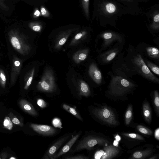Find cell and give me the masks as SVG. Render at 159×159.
I'll return each mask as SVG.
<instances>
[{"label":"cell","instance_id":"6da1fadb","mask_svg":"<svg viewBox=\"0 0 159 159\" xmlns=\"http://www.w3.org/2000/svg\"><path fill=\"white\" fill-rule=\"evenodd\" d=\"M94 18L101 25H115L123 15H136L131 9L116 0H95Z\"/></svg>","mask_w":159,"mask_h":159},{"label":"cell","instance_id":"7a4b0ae2","mask_svg":"<svg viewBox=\"0 0 159 159\" xmlns=\"http://www.w3.org/2000/svg\"><path fill=\"white\" fill-rule=\"evenodd\" d=\"M134 86L127 80L120 76H114L109 86V93L115 97L122 96L131 91Z\"/></svg>","mask_w":159,"mask_h":159},{"label":"cell","instance_id":"3957f363","mask_svg":"<svg viewBox=\"0 0 159 159\" xmlns=\"http://www.w3.org/2000/svg\"><path fill=\"white\" fill-rule=\"evenodd\" d=\"M109 143L108 140L103 138L88 136L82 139L71 152H75L84 149L90 150L96 145H103Z\"/></svg>","mask_w":159,"mask_h":159},{"label":"cell","instance_id":"277c9868","mask_svg":"<svg viewBox=\"0 0 159 159\" xmlns=\"http://www.w3.org/2000/svg\"><path fill=\"white\" fill-rule=\"evenodd\" d=\"M93 115L106 124L111 125H116L118 122L115 115L110 107L102 106L95 108L92 111Z\"/></svg>","mask_w":159,"mask_h":159},{"label":"cell","instance_id":"5b68a950","mask_svg":"<svg viewBox=\"0 0 159 159\" xmlns=\"http://www.w3.org/2000/svg\"><path fill=\"white\" fill-rule=\"evenodd\" d=\"M56 85L52 71L46 69L42 78L40 81L38 83V89L41 91L52 92L55 89Z\"/></svg>","mask_w":159,"mask_h":159},{"label":"cell","instance_id":"8992f818","mask_svg":"<svg viewBox=\"0 0 159 159\" xmlns=\"http://www.w3.org/2000/svg\"><path fill=\"white\" fill-rule=\"evenodd\" d=\"M133 61L140 72L145 77L154 82L159 83V79L152 73L140 55L135 57Z\"/></svg>","mask_w":159,"mask_h":159},{"label":"cell","instance_id":"52a82bcc","mask_svg":"<svg viewBox=\"0 0 159 159\" xmlns=\"http://www.w3.org/2000/svg\"><path fill=\"white\" fill-rule=\"evenodd\" d=\"M146 16L148 20L151 21L150 28L155 30H159V5H155L152 7L147 13Z\"/></svg>","mask_w":159,"mask_h":159},{"label":"cell","instance_id":"ba28073f","mask_svg":"<svg viewBox=\"0 0 159 159\" xmlns=\"http://www.w3.org/2000/svg\"><path fill=\"white\" fill-rule=\"evenodd\" d=\"M70 137V135L67 134L62 136L57 140L49 148L43 156V159H52L58 149Z\"/></svg>","mask_w":159,"mask_h":159},{"label":"cell","instance_id":"9c48e42d","mask_svg":"<svg viewBox=\"0 0 159 159\" xmlns=\"http://www.w3.org/2000/svg\"><path fill=\"white\" fill-rule=\"evenodd\" d=\"M30 126L36 133L44 136H52L57 132L56 129L48 125L31 123Z\"/></svg>","mask_w":159,"mask_h":159},{"label":"cell","instance_id":"30bf717a","mask_svg":"<svg viewBox=\"0 0 159 159\" xmlns=\"http://www.w3.org/2000/svg\"><path fill=\"white\" fill-rule=\"evenodd\" d=\"M100 159H111L116 157L119 153L118 148L112 145L105 146Z\"/></svg>","mask_w":159,"mask_h":159},{"label":"cell","instance_id":"8fae6325","mask_svg":"<svg viewBox=\"0 0 159 159\" xmlns=\"http://www.w3.org/2000/svg\"><path fill=\"white\" fill-rule=\"evenodd\" d=\"M81 134V132L73 136L63 147L57 153L53 156L52 159H55L60 157L62 155L66 153L71 149L73 145L79 138Z\"/></svg>","mask_w":159,"mask_h":159},{"label":"cell","instance_id":"7c38bea8","mask_svg":"<svg viewBox=\"0 0 159 159\" xmlns=\"http://www.w3.org/2000/svg\"><path fill=\"white\" fill-rule=\"evenodd\" d=\"M89 72L91 78L96 83L99 84L101 83L102 79V74L94 63H92L90 65Z\"/></svg>","mask_w":159,"mask_h":159},{"label":"cell","instance_id":"4fadbf2b","mask_svg":"<svg viewBox=\"0 0 159 159\" xmlns=\"http://www.w3.org/2000/svg\"><path fill=\"white\" fill-rule=\"evenodd\" d=\"M101 36L104 40V43L106 45L109 44L115 40L121 41L122 38L118 34L113 32H105L101 34Z\"/></svg>","mask_w":159,"mask_h":159},{"label":"cell","instance_id":"5bb4252c","mask_svg":"<svg viewBox=\"0 0 159 159\" xmlns=\"http://www.w3.org/2000/svg\"><path fill=\"white\" fill-rule=\"evenodd\" d=\"M20 108L25 112L33 116H35L38 113L33 106L27 101L21 99L19 102Z\"/></svg>","mask_w":159,"mask_h":159},{"label":"cell","instance_id":"9a60e30c","mask_svg":"<svg viewBox=\"0 0 159 159\" xmlns=\"http://www.w3.org/2000/svg\"><path fill=\"white\" fill-rule=\"evenodd\" d=\"M134 11L137 14L141 12L138 2L136 0H116Z\"/></svg>","mask_w":159,"mask_h":159},{"label":"cell","instance_id":"2e32d148","mask_svg":"<svg viewBox=\"0 0 159 159\" xmlns=\"http://www.w3.org/2000/svg\"><path fill=\"white\" fill-rule=\"evenodd\" d=\"M88 52L89 50L88 49L79 51L74 54L73 59L76 63H80L86 58Z\"/></svg>","mask_w":159,"mask_h":159},{"label":"cell","instance_id":"e0dca14e","mask_svg":"<svg viewBox=\"0 0 159 159\" xmlns=\"http://www.w3.org/2000/svg\"><path fill=\"white\" fill-rule=\"evenodd\" d=\"M143 112L146 121L150 123L152 120V112L150 105L147 101H145L143 106Z\"/></svg>","mask_w":159,"mask_h":159},{"label":"cell","instance_id":"ac0fdd59","mask_svg":"<svg viewBox=\"0 0 159 159\" xmlns=\"http://www.w3.org/2000/svg\"><path fill=\"white\" fill-rule=\"evenodd\" d=\"M79 94L80 95L87 97L90 94V88L88 84L83 81L81 80L79 83Z\"/></svg>","mask_w":159,"mask_h":159},{"label":"cell","instance_id":"d6986e66","mask_svg":"<svg viewBox=\"0 0 159 159\" xmlns=\"http://www.w3.org/2000/svg\"><path fill=\"white\" fill-rule=\"evenodd\" d=\"M71 32L70 30H68L59 36L56 43V47L57 48H60L65 43Z\"/></svg>","mask_w":159,"mask_h":159},{"label":"cell","instance_id":"ffe728a7","mask_svg":"<svg viewBox=\"0 0 159 159\" xmlns=\"http://www.w3.org/2000/svg\"><path fill=\"white\" fill-rule=\"evenodd\" d=\"M152 151L151 149H148L143 151L134 152L132 155V159H143L150 156Z\"/></svg>","mask_w":159,"mask_h":159},{"label":"cell","instance_id":"44dd1931","mask_svg":"<svg viewBox=\"0 0 159 159\" xmlns=\"http://www.w3.org/2000/svg\"><path fill=\"white\" fill-rule=\"evenodd\" d=\"M62 107L65 110L72 114L80 120L83 121V119L79 114L73 108L65 104H62Z\"/></svg>","mask_w":159,"mask_h":159},{"label":"cell","instance_id":"7402d4cb","mask_svg":"<svg viewBox=\"0 0 159 159\" xmlns=\"http://www.w3.org/2000/svg\"><path fill=\"white\" fill-rule=\"evenodd\" d=\"M148 55L150 57L158 59L159 57L158 49L155 47H148L146 48Z\"/></svg>","mask_w":159,"mask_h":159},{"label":"cell","instance_id":"603a6c76","mask_svg":"<svg viewBox=\"0 0 159 159\" xmlns=\"http://www.w3.org/2000/svg\"><path fill=\"white\" fill-rule=\"evenodd\" d=\"M132 104L129 105L125 113V121L126 125L129 124L132 118Z\"/></svg>","mask_w":159,"mask_h":159},{"label":"cell","instance_id":"cb8c5ba5","mask_svg":"<svg viewBox=\"0 0 159 159\" xmlns=\"http://www.w3.org/2000/svg\"><path fill=\"white\" fill-rule=\"evenodd\" d=\"M136 129L139 132L144 134L151 135L153 133L151 129L141 125H138Z\"/></svg>","mask_w":159,"mask_h":159},{"label":"cell","instance_id":"d4e9b609","mask_svg":"<svg viewBox=\"0 0 159 159\" xmlns=\"http://www.w3.org/2000/svg\"><path fill=\"white\" fill-rule=\"evenodd\" d=\"M154 103L157 114L158 116L159 115V95L157 90H155L154 93Z\"/></svg>","mask_w":159,"mask_h":159},{"label":"cell","instance_id":"484cf974","mask_svg":"<svg viewBox=\"0 0 159 159\" xmlns=\"http://www.w3.org/2000/svg\"><path fill=\"white\" fill-rule=\"evenodd\" d=\"M82 6L87 19H89V0H81Z\"/></svg>","mask_w":159,"mask_h":159},{"label":"cell","instance_id":"4316f807","mask_svg":"<svg viewBox=\"0 0 159 159\" xmlns=\"http://www.w3.org/2000/svg\"><path fill=\"white\" fill-rule=\"evenodd\" d=\"M146 64L154 73L159 75V68L158 66L148 61H146Z\"/></svg>","mask_w":159,"mask_h":159},{"label":"cell","instance_id":"83f0119b","mask_svg":"<svg viewBox=\"0 0 159 159\" xmlns=\"http://www.w3.org/2000/svg\"><path fill=\"white\" fill-rule=\"evenodd\" d=\"M3 125L6 129L9 130H12L13 124L9 117L6 116L5 117L3 120Z\"/></svg>","mask_w":159,"mask_h":159},{"label":"cell","instance_id":"f1b7e54d","mask_svg":"<svg viewBox=\"0 0 159 159\" xmlns=\"http://www.w3.org/2000/svg\"><path fill=\"white\" fill-rule=\"evenodd\" d=\"M118 51L117 50H113L110 51L108 53L107 55L105 56L104 60L106 62L110 61L112 60L116 56Z\"/></svg>","mask_w":159,"mask_h":159},{"label":"cell","instance_id":"f546056e","mask_svg":"<svg viewBox=\"0 0 159 159\" xmlns=\"http://www.w3.org/2000/svg\"><path fill=\"white\" fill-rule=\"evenodd\" d=\"M122 135L125 137L135 139L141 140L145 139L142 136L137 134L124 133L122 134Z\"/></svg>","mask_w":159,"mask_h":159},{"label":"cell","instance_id":"4dcf8cb0","mask_svg":"<svg viewBox=\"0 0 159 159\" xmlns=\"http://www.w3.org/2000/svg\"><path fill=\"white\" fill-rule=\"evenodd\" d=\"M29 25L32 30L36 32H40L42 28V25L37 22H31L29 24Z\"/></svg>","mask_w":159,"mask_h":159},{"label":"cell","instance_id":"1f68e13d","mask_svg":"<svg viewBox=\"0 0 159 159\" xmlns=\"http://www.w3.org/2000/svg\"><path fill=\"white\" fill-rule=\"evenodd\" d=\"M8 116L13 123L15 125H19L21 127L23 126V124L11 112H10Z\"/></svg>","mask_w":159,"mask_h":159},{"label":"cell","instance_id":"d6a6232c","mask_svg":"<svg viewBox=\"0 0 159 159\" xmlns=\"http://www.w3.org/2000/svg\"><path fill=\"white\" fill-rule=\"evenodd\" d=\"M87 32L85 31H82L77 34L72 41L71 44H73L75 43L78 40L87 34Z\"/></svg>","mask_w":159,"mask_h":159},{"label":"cell","instance_id":"836d02e7","mask_svg":"<svg viewBox=\"0 0 159 159\" xmlns=\"http://www.w3.org/2000/svg\"><path fill=\"white\" fill-rule=\"evenodd\" d=\"M11 42L13 46L17 49L20 48V45L18 39L15 36L13 37L11 39Z\"/></svg>","mask_w":159,"mask_h":159},{"label":"cell","instance_id":"e575fe53","mask_svg":"<svg viewBox=\"0 0 159 159\" xmlns=\"http://www.w3.org/2000/svg\"><path fill=\"white\" fill-rule=\"evenodd\" d=\"M41 16L45 17H48L50 13L43 6H41L40 9Z\"/></svg>","mask_w":159,"mask_h":159},{"label":"cell","instance_id":"d590c367","mask_svg":"<svg viewBox=\"0 0 159 159\" xmlns=\"http://www.w3.org/2000/svg\"><path fill=\"white\" fill-rule=\"evenodd\" d=\"M65 158L67 159H88L89 158L87 157L82 155H77L68 156L66 157Z\"/></svg>","mask_w":159,"mask_h":159},{"label":"cell","instance_id":"8d00e7d4","mask_svg":"<svg viewBox=\"0 0 159 159\" xmlns=\"http://www.w3.org/2000/svg\"><path fill=\"white\" fill-rule=\"evenodd\" d=\"M37 104L40 107L42 108L46 107L47 106L46 102L43 99L41 98L37 100Z\"/></svg>","mask_w":159,"mask_h":159},{"label":"cell","instance_id":"74e56055","mask_svg":"<svg viewBox=\"0 0 159 159\" xmlns=\"http://www.w3.org/2000/svg\"><path fill=\"white\" fill-rule=\"evenodd\" d=\"M52 124L55 127H61V125L60 120L57 118H55L53 120Z\"/></svg>","mask_w":159,"mask_h":159},{"label":"cell","instance_id":"f35d334b","mask_svg":"<svg viewBox=\"0 0 159 159\" xmlns=\"http://www.w3.org/2000/svg\"><path fill=\"white\" fill-rule=\"evenodd\" d=\"M0 7L2 10L7 11L9 7L4 3V0H0Z\"/></svg>","mask_w":159,"mask_h":159},{"label":"cell","instance_id":"ab89813d","mask_svg":"<svg viewBox=\"0 0 159 159\" xmlns=\"http://www.w3.org/2000/svg\"><path fill=\"white\" fill-rule=\"evenodd\" d=\"M41 16V14L40 11L37 8H35L34 13L33 17L34 18H36Z\"/></svg>","mask_w":159,"mask_h":159},{"label":"cell","instance_id":"60d3db41","mask_svg":"<svg viewBox=\"0 0 159 159\" xmlns=\"http://www.w3.org/2000/svg\"><path fill=\"white\" fill-rule=\"evenodd\" d=\"M154 137L157 140H159V128L156 129L154 132Z\"/></svg>","mask_w":159,"mask_h":159},{"label":"cell","instance_id":"b9f144b4","mask_svg":"<svg viewBox=\"0 0 159 159\" xmlns=\"http://www.w3.org/2000/svg\"><path fill=\"white\" fill-rule=\"evenodd\" d=\"M33 74L29 78L27 83L26 86H29L31 84L33 78Z\"/></svg>","mask_w":159,"mask_h":159},{"label":"cell","instance_id":"7bdbcfd3","mask_svg":"<svg viewBox=\"0 0 159 159\" xmlns=\"http://www.w3.org/2000/svg\"><path fill=\"white\" fill-rule=\"evenodd\" d=\"M7 157V154L5 152H3L1 154V157L2 159H6Z\"/></svg>","mask_w":159,"mask_h":159},{"label":"cell","instance_id":"ee69618b","mask_svg":"<svg viewBox=\"0 0 159 159\" xmlns=\"http://www.w3.org/2000/svg\"><path fill=\"white\" fill-rule=\"evenodd\" d=\"M0 76L2 79V80L3 81H5L6 80V78L5 76V75L2 73H1L0 75Z\"/></svg>","mask_w":159,"mask_h":159},{"label":"cell","instance_id":"f6af8a7d","mask_svg":"<svg viewBox=\"0 0 159 159\" xmlns=\"http://www.w3.org/2000/svg\"><path fill=\"white\" fill-rule=\"evenodd\" d=\"M15 65L16 66H18L20 65V62L19 61H16L14 62Z\"/></svg>","mask_w":159,"mask_h":159},{"label":"cell","instance_id":"bcb514c9","mask_svg":"<svg viewBox=\"0 0 159 159\" xmlns=\"http://www.w3.org/2000/svg\"><path fill=\"white\" fill-rule=\"evenodd\" d=\"M157 156H154L149 158V159H155L157 158Z\"/></svg>","mask_w":159,"mask_h":159},{"label":"cell","instance_id":"7dc6e473","mask_svg":"<svg viewBox=\"0 0 159 159\" xmlns=\"http://www.w3.org/2000/svg\"><path fill=\"white\" fill-rule=\"evenodd\" d=\"M138 3L139 2H143V0H136Z\"/></svg>","mask_w":159,"mask_h":159},{"label":"cell","instance_id":"c3c4849f","mask_svg":"<svg viewBox=\"0 0 159 159\" xmlns=\"http://www.w3.org/2000/svg\"><path fill=\"white\" fill-rule=\"evenodd\" d=\"M10 159H16V157H11L9 158Z\"/></svg>","mask_w":159,"mask_h":159},{"label":"cell","instance_id":"681fc988","mask_svg":"<svg viewBox=\"0 0 159 159\" xmlns=\"http://www.w3.org/2000/svg\"><path fill=\"white\" fill-rule=\"evenodd\" d=\"M149 0H143V2H146Z\"/></svg>","mask_w":159,"mask_h":159},{"label":"cell","instance_id":"f907efd6","mask_svg":"<svg viewBox=\"0 0 159 159\" xmlns=\"http://www.w3.org/2000/svg\"><path fill=\"white\" fill-rule=\"evenodd\" d=\"M0 159H2V158L0 157Z\"/></svg>","mask_w":159,"mask_h":159}]
</instances>
